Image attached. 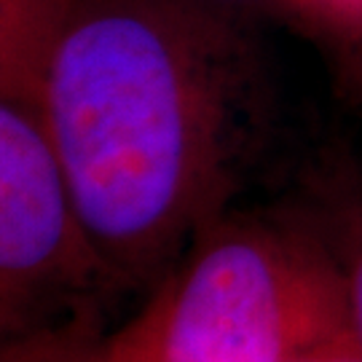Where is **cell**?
<instances>
[{"label":"cell","mask_w":362,"mask_h":362,"mask_svg":"<svg viewBox=\"0 0 362 362\" xmlns=\"http://www.w3.org/2000/svg\"><path fill=\"white\" fill-rule=\"evenodd\" d=\"M212 3H218V6L233 13H242L247 19H252V13L260 11H282V0H212Z\"/></svg>","instance_id":"9"},{"label":"cell","mask_w":362,"mask_h":362,"mask_svg":"<svg viewBox=\"0 0 362 362\" xmlns=\"http://www.w3.org/2000/svg\"><path fill=\"white\" fill-rule=\"evenodd\" d=\"M110 336L148 362H300L354 341L338 260L298 199L215 218Z\"/></svg>","instance_id":"2"},{"label":"cell","mask_w":362,"mask_h":362,"mask_svg":"<svg viewBox=\"0 0 362 362\" xmlns=\"http://www.w3.org/2000/svg\"><path fill=\"white\" fill-rule=\"evenodd\" d=\"M300 362H362V349L354 341H346V344H338V346L317 351V354H311V357Z\"/></svg>","instance_id":"10"},{"label":"cell","mask_w":362,"mask_h":362,"mask_svg":"<svg viewBox=\"0 0 362 362\" xmlns=\"http://www.w3.org/2000/svg\"><path fill=\"white\" fill-rule=\"evenodd\" d=\"M78 226L38 116L0 100V360L105 327L116 298Z\"/></svg>","instance_id":"3"},{"label":"cell","mask_w":362,"mask_h":362,"mask_svg":"<svg viewBox=\"0 0 362 362\" xmlns=\"http://www.w3.org/2000/svg\"><path fill=\"white\" fill-rule=\"evenodd\" d=\"M296 199L309 209L338 260L351 333L362 349V164L330 158L309 169Z\"/></svg>","instance_id":"4"},{"label":"cell","mask_w":362,"mask_h":362,"mask_svg":"<svg viewBox=\"0 0 362 362\" xmlns=\"http://www.w3.org/2000/svg\"><path fill=\"white\" fill-rule=\"evenodd\" d=\"M105 333H107L105 327L73 330L67 336L52 338L30 349L16 351L11 357H3L0 362H97V346Z\"/></svg>","instance_id":"7"},{"label":"cell","mask_w":362,"mask_h":362,"mask_svg":"<svg viewBox=\"0 0 362 362\" xmlns=\"http://www.w3.org/2000/svg\"><path fill=\"white\" fill-rule=\"evenodd\" d=\"M70 6L73 0H0V100L35 113Z\"/></svg>","instance_id":"5"},{"label":"cell","mask_w":362,"mask_h":362,"mask_svg":"<svg viewBox=\"0 0 362 362\" xmlns=\"http://www.w3.org/2000/svg\"><path fill=\"white\" fill-rule=\"evenodd\" d=\"M35 116L118 296L148 293L239 207L274 86L252 19L212 0H73Z\"/></svg>","instance_id":"1"},{"label":"cell","mask_w":362,"mask_h":362,"mask_svg":"<svg viewBox=\"0 0 362 362\" xmlns=\"http://www.w3.org/2000/svg\"><path fill=\"white\" fill-rule=\"evenodd\" d=\"M282 11L330 40L362 78V0H282Z\"/></svg>","instance_id":"6"},{"label":"cell","mask_w":362,"mask_h":362,"mask_svg":"<svg viewBox=\"0 0 362 362\" xmlns=\"http://www.w3.org/2000/svg\"><path fill=\"white\" fill-rule=\"evenodd\" d=\"M97 362H148L145 357H140L137 351H132L129 346H124L121 341L110 336V330L100 338L97 346Z\"/></svg>","instance_id":"8"}]
</instances>
